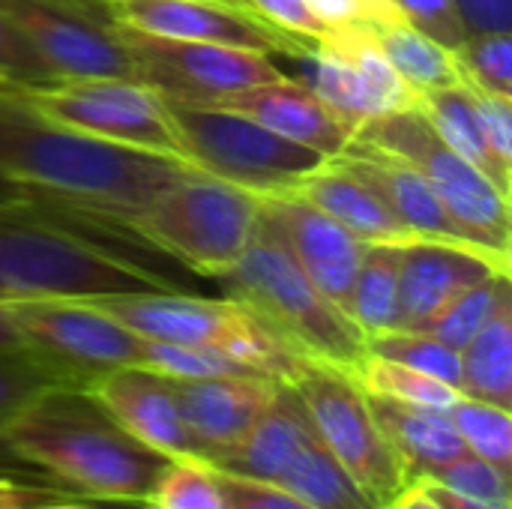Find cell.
Masks as SVG:
<instances>
[{
  "label": "cell",
  "mask_w": 512,
  "mask_h": 509,
  "mask_svg": "<svg viewBox=\"0 0 512 509\" xmlns=\"http://www.w3.org/2000/svg\"><path fill=\"white\" fill-rule=\"evenodd\" d=\"M192 165L102 141L39 114L24 93L0 90V180L72 213L129 225Z\"/></svg>",
  "instance_id": "cell-1"
},
{
  "label": "cell",
  "mask_w": 512,
  "mask_h": 509,
  "mask_svg": "<svg viewBox=\"0 0 512 509\" xmlns=\"http://www.w3.org/2000/svg\"><path fill=\"white\" fill-rule=\"evenodd\" d=\"M9 450L60 486L102 504L147 501L168 456L144 447L84 390L57 384L0 423Z\"/></svg>",
  "instance_id": "cell-2"
},
{
  "label": "cell",
  "mask_w": 512,
  "mask_h": 509,
  "mask_svg": "<svg viewBox=\"0 0 512 509\" xmlns=\"http://www.w3.org/2000/svg\"><path fill=\"white\" fill-rule=\"evenodd\" d=\"M138 291H171V285L42 216L33 204H0V306Z\"/></svg>",
  "instance_id": "cell-3"
},
{
  "label": "cell",
  "mask_w": 512,
  "mask_h": 509,
  "mask_svg": "<svg viewBox=\"0 0 512 509\" xmlns=\"http://www.w3.org/2000/svg\"><path fill=\"white\" fill-rule=\"evenodd\" d=\"M219 279L231 291L228 297L252 309L300 357L348 372L366 357V336L312 285L264 216L246 252Z\"/></svg>",
  "instance_id": "cell-4"
},
{
  "label": "cell",
  "mask_w": 512,
  "mask_h": 509,
  "mask_svg": "<svg viewBox=\"0 0 512 509\" xmlns=\"http://www.w3.org/2000/svg\"><path fill=\"white\" fill-rule=\"evenodd\" d=\"M258 222V195L189 168L126 228L186 267L207 276H222L246 252Z\"/></svg>",
  "instance_id": "cell-5"
},
{
  "label": "cell",
  "mask_w": 512,
  "mask_h": 509,
  "mask_svg": "<svg viewBox=\"0 0 512 509\" xmlns=\"http://www.w3.org/2000/svg\"><path fill=\"white\" fill-rule=\"evenodd\" d=\"M168 102L180 156L195 168L258 198L294 192L330 159L294 144L225 105Z\"/></svg>",
  "instance_id": "cell-6"
},
{
  "label": "cell",
  "mask_w": 512,
  "mask_h": 509,
  "mask_svg": "<svg viewBox=\"0 0 512 509\" xmlns=\"http://www.w3.org/2000/svg\"><path fill=\"white\" fill-rule=\"evenodd\" d=\"M357 141L411 162L435 189L453 222L486 255L510 264V195L498 189L477 165L450 150L429 126L420 108L387 114L360 126Z\"/></svg>",
  "instance_id": "cell-7"
},
{
  "label": "cell",
  "mask_w": 512,
  "mask_h": 509,
  "mask_svg": "<svg viewBox=\"0 0 512 509\" xmlns=\"http://www.w3.org/2000/svg\"><path fill=\"white\" fill-rule=\"evenodd\" d=\"M291 387L330 456L378 507H387L408 486V477L357 378L342 366L306 360L291 378Z\"/></svg>",
  "instance_id": "cell-8"
},
{
  "label": "cell",
  "mask_w": 512,
  "mask_h": 509,
  "mask_svg": "<svg viewBox=\"0 0 512 509\" xmlns=\"http://www.w3.org/2000/svg\"><path fill=\"white\" fill-rule=\"evenodd\" d=\"M24 96L48 120L84 135L183 159L165 96L138 78L66 81Z\"/></svg>",
  "instance_id": "cell-9"
},
{
  "label": "cell",
  "mask_w": 512,
  "mask_h": 509,
  "mask_svg": "<svg viewBox=\"0 0 512 509\" xmlns=\"http://www.w3.org/2000/svg\"><path fill=\"white\" fill-rule=\"evenodd\" d=\"M9 315L21 342L60 369L75 387H84L108 369L141 366L144 360V339L90 300H21L9 303Z\"/></svg>",
  "instance_id": "cell-10"
},
{
  "label": "cell",
  "mask_w": 512,
  "mask_h": 509,
  "mask_svg": "<svg viewBox=\"0 0 512 509\" xmlns=\"http://www.w3.org/2000/svg\"><path fill=\"white\" fill-rule=\"evenodd\" d=\"M120 36L132 54L135 78L171 102L216 105L240 90L282 78L264 51L219 42L159 39L126 27H120Z\"/></svg>",
  "instance_id": "cell-11"
},
{
  "label": "cell",
  "mask_w": 512,
  "mask_h": 509,
  "mask_svg": "<svg viewBox=\"0 0 512 509\" xmlns=\"http://www.w3.org/2000/svg\"><path fill=\"white\" fill-rule=\"evenodd\" d=\"M57 84L87 78H135L120 27L75 0H0Z\"/></svg>",
  "instance_id": "cell-12"
},
{
  "label": "cell",
  "mask_w": 512,
  "mask_h": 509,
  "mask_svg": "<svg viewBox=\"0 0 512 509\" xmlns=\"http://www.w3.org/2000/svg\"><path fill=\"white\" fill-rule=\"evenodd\" d=\"M108 18L117 27L138 30L159 39L183 42H219L240 45L264 54H291L309 45H300L270 27L243 3L225 0H102Z\"/></svg>",
  "instance_id": "cell-13"
},
{
  "label": "cell",
  "mask_w": 512,
  "mask_h": 509,
  "mask_svg": "<svg viewBox=\"0 0 512 509\" xmlns=\"http://www.w3.org/2000/svg\"><path fill=\"white\" fill-rule=\"evenodd\" d=\"M261 216L282 237L285 249L294 255L312 285L345 312L366 243H360L324 210L309 204L297 189L261 198Z\"/></svg>",
  "instance_id": "cell-14"
},
{
  "label": "cell",
  "mask_w": 512,
  "mask_h": 509,
  "mask_svg": "<svg viewBox=\"0 0 512 509\" xmlns=\"http://www.w3.org/2000/svg\"><path fill=\"white\" fill-rule=\"evenodd\" d=\"M84 390L144 447L168 459L198 456L168 375L150 366H117L90 378Z\"/></svg>",
  "instance_id": "cell-15"
},
{
  "label": "cell",
  "mask_w": 512,
  "mask_h": 509,
  "mask_svg": "<svg viewBox=\"0 0 512 509\" xmlns=\"http://www.w3.org/2000/svg\"><path fill=\"white\" fill-rule=\"evenodd\" d=\"M510 273V264L459 243L414 237L399 246V294H402V330L423 327L453 297L471 285Z\"/></svg>",
  "instance_id": "cell-16"
},
{
  "label": "cell",
  "mask_w": 512,
  "mask_h": 509,
  "mask_svg": "<svg viewBox=\"0 0 512 509\" xmlns=\"http://www.w3.org/2000/svg\"><path fill=\"white\" fill-rule=\"evenodd\" d=\"M174 381L180 411L201 459H216L234 447L270 405L282 381L264 375H222Z\"/></svg>",
  "instance_id": "cell-17"
},
{
  "label": "cell",
  "mask_w": 512,
  "mask_h": 509,
  "mask_svg": "<svg viewBox=\"0 0 512 509\" xmlns=\"http://www.w3.org/2000/svg\"><path fill=\"white\" fill-rule=\"evenodd\" d=\"M216 105L240 111L264 123L276 135L294 144H303L327 159L345 156L357 141V132L306 81H291L285 75L276 81L249 87V90H240Z\"/></svg>",
  "instance_id": "cell-18"
},
{
  "label": "cell",
  "mask_w": 512,
  "mask_h": 509,
  "mask_svg": "<svg viewBox=\"0 0 512 509\" xmlns=\"http://www.w3.org/2000/svg\"><path fill=\"white\" fill-rule=\"evenodd\" d=\"M342 159L375 186V192L384 198V204L393 210V216L405 225V231L411 237L459 243V246L477 249L468 240V234L453 222V216L435 195L432 183L411 162H405L402 156H393L387 150H378L372 144H363V141H354V147Z\"/></svg>",
  "instance_id": "cell-19"
},
{
  "label": "cell",
  "mask_w": 512,
  "mask_h": 509,
  "mask_svg": "<svg viewBox=\"0 0 512 509\" xmlns=\"http://www.w3.org/2000/svg\"><path fill=\"white\" fill-rule=\"evenodd\" d=\"M297 192L348 228L360 243H408L414 240L405 225L393 216L375 186L357 174L342 156L321 165L312 177H306Z\"/></svg>",
  "instance_id": "cell-20"
},
{
  "label": "cell",
  "mask_w": 512,
  "mask_h": 509,
  "mask_svg": "<svg viewBox=\"0 0 512 509\" xmlns=\"http://www.w3.org/2000/svg\"><path fill=\"white\" fill-rule=\"evenodd\" d=\"M369 408L384 438L390 441L393 453L399 456L408 483L429 477L441 465L468 453L447 411L405 405V402H393L381 396H369Z\"/></svg>",
  "instance_id": "cell-21"
},
{
  "label": "cell",
  "mask_w": 512,
  "mask_h": 509,
  "mask_svg": "<svg viewBox=\"0 0 512 509\" xmlns=\"http://www.w3.org/2000/svg\"><path fill=\"white\" fill-rule=\"evenodd\" d=\"M417 108L426 114L432 132L450 147L456 150L462 159H468L471 165H477L492 183H498V189H504L510 195L512 171L504 168L480 129V114H477V99L474 90L465 81H456L450 87H438V90H426L417 96Z\"/></svg>",
  "instance_id": "cell-22"
},
{
  "label": "cell",
  "mask_w": 512,
  "mask_h": 509,
  "mask_svg": "<svg viewBox=\"0 0 512 509\" xmlns=\"http://www.w3.org/2000/svg\"><path fill=\"white\" fill-rule=\"evenodd\" d=\"M273 486L291 492L312 509H381L330 456L315 429L291 453Z\"/></svg>",
  "instance_id": "cell-23"
},
{
  "label": "cell",
  "mask_w": 512,
  "mask_h": 509,
  "mask_svg": "<svg viewBox=\"0 0 512 509\" xmlns=\"http://www.w3.org/2000/svg\"><path fill=\"white\" fill-rule=\"evenodd\" d=\"M399 246L402 243H366L363 258L345 303V315L369 339L378 333L402 330V294H399Z\"/></svg>",
  "instance_id": "cell-24"
},
{
  "label": "cell",
  "mask_w": 512,
  "mask_h": 509,
  "mask_svg": "<svg viewBox=\"0 0 512 509\" xmlns=\"http://www.w3.org/2000/svg\"><path fill=\"white\" fill-rule=\"evenodd\" d=\"M462 396L512 411V294H507L483 330L459 351Z\"/></svg>",
  "instance_id": "cell-25"
},
{
  "label": "cell",
  "mask_w": 512,
  "mask_h": 509,
  "mask_svg": "<svg viewBox=\"0 0 512 509\" xmlns=\"http://www.w3.org/2000/svg\"><path fill=\"white\" fill-rule=\"evenodd\" d=\"M369 27L390 66L417 96L462 81L453 51L438 39H432L429 33L411 27L408 21H384Z\"/></svg>",
  "instance_id": "cell-26"
},
{
  "label": "cell",
  "mask_w": 512,
  "mask_h": 509,
  "mask_svg": "<svg viewBox=\"0 0 512 509\" xmlns=\"http://www.w3.org/2000/svg\"><path fill=\"white\" fill-rule=\"evenodd\" d=\"M354 66L372 120L387 117V114H399L408 108H417V93L399 78V72L390 66V60L384 57V51L378 48L372 27L369 24H348V27H336L327 36Z\"/></svg>",
  "instance_id": "cell-27"
},
{
  "label": "cell",
  "mask_w": 512,
  "mask_h": 509,
  "mask_svg": "<svg viewBox=\"0 0 512 509\" xmlns=\"http://www.w3.org/2000/svg\"><path fill=\"white\" fill-rule=\"evenodd\" d=\"M303 57V69H306V84L354 129L360 132V126H366L372 120L363 84L351 66V60L330 42L321 39L309 48L300 51Z\"/></svg>",
  "instance_id": "cell-28"
},
{
  "label": "cell",
  "mask_w": 512,
  "mask_h": 509,
  "mask_svg": "<svg viewBox=\"0 0 512 509\" xmlns=\"http://www.w3.org/2000/svg\"><path fill=\"white\" fill-rule=\"evenodd\" d=\"M357 384L369 393V396H381V399H393V402H405V405H420V408H438L447 411L462 393L447 387L438 378H429L417 369H408L402 363L366 354L354 372Z\"/></svg>",
  "instance_id": "cell-29"
},
{
  "label": "cell",
  "mask_w": 512,
  "mask_h": 509,
  "mask_svg": "<svg viewBox=\"0 0 512 509\" xmlns=\"http://www.w3.org/2000/svg\"><path fill=\"white\" fill-rule=\"evenodd\" d=\"M512 294L510 288V273H498V276H489L477 285H471L468 291H462L459 297H453L441 312H435L423 327V333L441 339L444 345L462 351L480 330L483 324L492 318V312L498 309V303Z\"/></svg>",
  "instance_id": "cell-30"
},
{
  "label": "cell",
  "mask_w": 512,
  "mask_h": 509,
  "mask_svg": "<svg viewBox=\"0 0 512 509\" xmlns=\"http://www.w3.org/2000/svg\"><path fill=\"white\" fill-rule=\"evenodd\" d=\"M366 354L402 363L429 378L462 390V354L423 330H390L366 339Z\"/></svg>",
  "instance_id": "cell-31"
},
{
  "label": "cell",
  "mask_w": 512,
  "mask_h": 509,
  "mask_svg": "<svg viewBox=\"0 0 512 509\" xmlns=\"http://www.w3.org/2000/svg\"><path fill=\"white\" fill-rule=\"evenodd\" d=\"M459 438L465 441L468 453L492 462L498 471H512V417L507 408L459 396L447 408Z\"/></svg>",
  "instance_id": "cell-32"
},
{
  "label": "cell",
  "mask_w": 512,
  "mask_h": 509,
  "mask_svg": "<svg viewBox=\"0 0 512 509\" xmlns=\"http://www.w3.org/2000/svg\"><path fill=\"white\" fill-rule=\"evenodd\" d=\"M147 509H225L216 468L201 456L171 459L153 492L144 501Z\"/></svg>",
  "instance_id": "cell-33"
},
{
  "label": "cell",
  "mask_w": 512,
  "mask_h": 509,
  "mask_svg": "<svg viewBox=\"0 0 512 509\" xmlns=\"http://www.w3.org/2000/svg\"><path fill=\"white\" fill-rule=\"evenodd\" d=\"M459 78L483 93L512 99V36L489 33L468 36L459 48H453Z\"/></svg>",
  "instance_id": "cell-34"
},
{
  "label": "cell",
  "mask_w": 512,
  "mask_h": 509,
  "mask_svg": "<svg viewBox=\"0 0 512 509\" xmlns=\"http://www.w3.org/2000/svg\"><path fill=\"white\" fill-rule=\"evenodd\" d=\"M57 384H69V378L27 345L0 351V423L24 408L33 396Z\"/></svg>",
  "instance_id": "cell-35"
},
{
  "label": "cell",
  "mask_w": 512,
  "mask_h": 509,
  "mask_svg": "<svg viewBox=\"0 0 512 509\" xmlns=\"http://www.w3.org/2000/svg\"><path fill=\"white\" fill-rule=\"evenodd\" d=\"M141 366H150L168 378L186 381V378H222V375H255L243 363L231 360L219 348L204 345H174V342H153L144 339V360Z\"/></svg>",
  "instance_id": "cell-36"
},
{
  "label": "cell",
  "mask_w": 512,
  "mask_h": 509,
  "mask_svg": "<svg viewBox=\"0 0 512 509\" xmlns=\"http://www.w3.org/2000/svg\"><path fill=\"white\" fill-rule=\"evenodd\" d=\"M429 480H435L465 498H474L486 507L510 509V474L498 471L492 462H486L474 453H465V456L441 465L438 471L429 474Z\"/></svg>",
  "instance_id": "cell-37"
},
{
  "label": "cell",
  "mask_w": 512,
  "mask_h": 509,
  "mask_svg": "<svg viewBox=\"0 0 512 509\" xmlns=\"http://www.w3.org/2000/svg\"><path fill=\"white\" fill-rule=\"evenodd\" d=\"M54 84L57 78L51 75V69L0 6V87L15 93H36Z\"/></svg>",
  "instance_id": "cell-38"
},
{
  "label": "cell",
  "mask_w": 512,
  "mask_h": 509,
  "mask_svg": "<svg viewBox=\"0 0 512 509\" xmlns=\"http://www.w3.org/2000/svg\"><path fill=\"white\" fill-rule=\"evenodd\" d=\"M246 6L300 45H315L330 36V27L309 9L306 0H246Z\"/></svg>",
  "instance_id": "cell-39"
},
{
  "label": "cell",
  "mask_w": 512,
  "mask_h": 509,
  "mask_svg": "<svg viewBox=\"0 0 512 509\" xmlns=\"http://www.w3.org/2000/svg\"><path fill=\"white\" fill-rule=\"evenodd\" d=\"M393 3H396L402 21L429 33L432 39H438L450 51L468 39L462 24H459L456 9H453V0H393Z\"/></svg>",
  "instance_id": "cell-40"
},
{
  "label": "cell",
  "mask_w": 512,
  "mask_h": 509,
  "mask_svg": "<svg viewBox=\"0 0 512 509\" xmlns=\"http://www.w3.org/2000/svg\"><path fill=\"white\" fill-rule=\"evenodd\" d=\"M219 486H222V498L225 509H312L306 507L300 498H294L291 492L273 486V483H261V480H249V477H237L228 471H219Z\"/></svg>",
  "instance_id": "cell-41"
},
{
  "label": "cell",
  "mask_w": 512,
  "mask_h": 509,
  "mask_svg": "<svg viewBox=\"0 0 512 509\" xmlns=\"http://www.w3.org/2000/svg\"><path fill=\"white\" fill-rule=\"evenodd\" d=\"M474 99H477L480 129L492 156L512 171V99L483 90H474Z\"/></svg>",
  "instance_id": "cell-42"
},
{
  "label": "cell",
  "mask_w": 512,
  "mask_h": 509,
  "mask_svg": "<svg viewBox=\"0 0 512 509\" xmlns=\"http://www.w3.org/2000/svg\"><path fill=\"white\" fill-rule=\"evenodd\" d=\"M465 36L510 33L512 0H453Z\"/></svg>",
  "instance_id": "cell-43"
},
{
  "label": "cell",
  "mask_w": 512,
  "mask_h": 509,
  "mask_svg": "<svg viewBox=\"0 0 512 509\" xmlns=\"http://www.w3.org/2000/svg\"><path fill=\"white\" fill-rule=\"evenodd\" d=\"M309 9L330 27H348V24H372L363 0H306Z\"/></svg>",
  "instance_id": "cell-44"
},
{
  "label": "cell",
  "mask_w": 512,
  "mask_h": 509,
  "mask_svg": "<svg viewBox=\"0 0 512 509\" xmlns=\"http://www.w3.org/2000/svg\"><path fill=\"white\" fill-rule=\"evenodd\" d=\"M51 489H36L33 483H24L12 474H0V509H30L42 495Z\"/></svg>",
  "instance_id": "cell-45"
},
{
  "label": "cell",
  "mask_w": 512,
  "mask_h": 509,
  "mask_svg": "<svg viewBox=\"0 0 512 509\" xmlns=\"http://www.w3.org/2000/svg\"><path fill=\"white\" fill-rule=\"evenodd\" d=\"M414 486H417L426 498H432L441 509H495L480 504V501H474V498H465V495H459V492H453V489H447V486H441V483H435V480H429V477L414 480Z\"/></svg>",
  "instance_id": "cell-46"
},
{
  "label": "cell",
  "mask_w": 512,
  "mask_h": 509,
  "mask_svg": "<svg viewBox=\"0 0 512 509\" xmlns=\"http://www.w3.org/2000/svg\"><path fill=\"white\" fill-rule=\"evenodd\" d=\"M384 509H441L432 498H426L414 483H408Z\"/></svg>",
  "instance_id": "cell-47"
},
{
  "label": "cell",
  "mask_w": 512,
  "mask_h": 509,
  "mask_svg": "<svg viewBox=\"0 0 512 509\" xmlns=\"http://www.w3.org/2000/svg\"><path fill=\"white\" fill-rule=\"evenodd\" d=\"M366 12H369V21L372 24H384V21H402L399 9L393 0H363Z\"/></svg>",
  "instance_id": "cell-48"
},
{
  "label": "cell",
  "mask_w": 512,
  "mask_h": 509,
  "mask_svg": "<svg viewBox=\"0 0 512 509\" xmlns=\"http://www.w3.org/2000/svg\"><path fill=\"white\" fill-rule=\"evenodd\" d=\"M9 348H24V342H21V333L15 330L9 306H0V351H9Z\"/></svg>",
  "instance_id": "cell-49"
},
{
  "label": "cell",
  "mask_w": 512,
  "mask_h": 509,
  "mask_svg": "<svg viewBox=\"0 0 512 509\" xmlns=\"http://www.w3.org/2000/svg\"><path fill=\"white\" fill-rule=\"evenodd\" d=\"M24 471H27V465L9 450V444H6L3 435H0V474H12V477H15V474H24Z\"/></svg>",
  "instance_id": "cell-50"
},
{
  "label": "cell",
  "mask_w": 512,
  "mask_h": 509,
  "mask_svg": "<svg viewBox=\"0 0 512 509\" xmlns=\"http://www.w3.org/2000/svg\"><path fill=\"white\" fill-rule=\"evenodd\" d=\"M30 509H90V507H81V504H36V507Z\"/></svg>",
  "instance_id": "cell-51"
},
{
  "label": "cell",
  "mask_w": 512,
  "mask_h": 509,
  "mask_svg": "<svg viewBox=\"0 0 512 509\" xmlns=\"http://www.w3.org/2000/svg\"><path fill=\"white\" fill-rule=\"evenodd\" d=\"M105 509H147V507H144L141 501H129V504H120V501H117V504H105Z\"/></svg>",
  "instance_id": "cell-52"
},
{
  "label": "cell",
  "mask_w": 512,
  "mask_h": 509,
  "mask_svg": "<svg viewBox=\"0 0 512 509\" xmlns=\"http://www.w3.org/2000/svg\"><path fill=\"white\" fill-rule=\"evenodd\" d=\"M225 3H243L246 6V0H225Z\"/></svg>",
  "instance_id": "cell-53"
},
{
  "label": "cell",
  "mask_w": 512,
  "mask_h": 509,
  "mask_svg": "<svg viewBox=\"0 0 512 509\" xmlns=\"http://www.w3.org/2000/svg\"><path fill=\"white\" fill-rule=\"evenodd\" d=\"M0 90H6V87H0ZM12 93H15V90H12Z\"/></svg>",
  "instance_id": "cell-54"
}]
</instances>
